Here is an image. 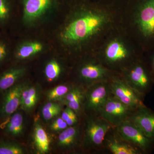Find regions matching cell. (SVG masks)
Returning a JSON list of instances; mask_svg holds the SVG:
<instances>
[{
  "mask_svg": "<svg viewBox=\"0 0 154 154\" xmlns=\"http://www.w3.org/2000/svg\"><path fill=\"white\" fill-rule=\"evenodd\" d=\"M76 8L61 33V39L82 58L94 55L105 37L119 26L121 11L95 0H83Z\"/></svg>",
  "mask_w": 154,
  "mask_h": 154,
  "instance_id": "1",
  "label": "cell"
},
{
  "mask_svg": "<svg viewBox=\"0 0 154 154\" xmlns=\"http://www.w3.org/2000/svg\"><path fill=\"white\" fill-rule=\"evenodd\" d=\"M119 26L144 54L154 48V0H128L121 11Z\"/></svg>",
  "mask_w": 154,
  "mask_h": 154,
  "instance_id": "2",
  "label": "cell"
},
{
  "mask_svg": "<svg viewBox=\"0 0 154 154\" xmlns=\"http://www.w3.org/2000/svg\"><path fill=\"white\" fill-rule=\"evenodd\" d=\"M143 54L140 47L119 26L105 37L94 55L107 68L119 73Z\"/></svg>",
  "mask_w": 154,
  "mask_h": 154,
  "instance_id": "3",
  "label": "cell"
},
{
  "mask_svg": "<svg viewBox=\"0 0 154 154\" xmlns=\"http://www.w3.org/2000/svg\"><path fill=\"white\" fill-rule=\"evenodd\" d=\"M119 74L131 88L144 98L152 91L154 85L153 79L144 54Z\"/></svg>",
  "mask_w": 154,
  "mask_h": 154,
  "instance_id": "4",
  "label": "cell"
},
{
  "mask_svg": "<svg viewBox=\"0 0 154 154\" xmlns=\"http://www.w3.org/2000/svg\"><path fill=\"white\" fill-rule=\"evenodd\" d=\"M76 70L80 85L85 89L96 83L109 82L118 73L106 67L94 55L82 58Z\"/></svg>",
  "mask_w": 154,
  "mask_h": 154,
  "instance_id": "5",
  "label": "cell"
},
{
  "mask_svg": "<svg viewBox=\"0 0 154 154\" xmlns=\"http://www.w3.org/2000/svg\"><path fill=\"white\" fill-rule=\"evenodd\" d=\"M86 118L85 145L96 153L105 150V137L113 126L99 115H88Z\"/></svg>",
  "mask_w": 154,
  "mask_h": 154,
  "instance_id": "6",
  "label": "cell"
},
{
  "mask_svg": "<svg viewBox=\"0 0 154 154\" xmlns=\"http://www.w3.org/2000/svg\"><path fill=\"white\" fill-rule=\"evenodd\" d=\"M110 81L96 83L86 89L84 111L88 115H99L107 99L112 95Z\"/></svg>",
  "mask_w": 154,
  "mask_h": 154,
  "instance_id": "7",
  "label": "cell"
},
{
  "mask_svg": "<svg viewBox=\"0 0 154 154\" xmlns=\"http://www.w3.org/2000/svg\"><path fill=\"white\" fill-rule=\"evenodd\" d=\"M113 127L122 138L139 149L143 154L151 153L154 149V140L146 136L129 119Z\"/></svg>",
  "mask_w": 154,
  "mask_h": 154,
  "instance_id": "8",
  "label": "cell"
},
{
  "mask_svg": "<svg viewBox=\"0 0 154 154\" xmlns=\"http://www.w3.org/2000/svg\"><path fill=\"white\" fill-rule=\"evenodd\" d=\"M110 83L112 95L128 107L136 110L145 106L144 98L131 88L119 73L116 74Z\"/></svg>",
  "mask_w": 154,
  "mask_h": 154,
  "instance_id": "9",
  "label": "cell"
},
{
  "mask_svg": "<svg viewBox=\"0 0 154 154\" xmlns=\"http://www.w3.org/2000/svg\"><path fill=\"white\" fill-rule=\"evenodd\" d=\"M135 111L112 95L107 99L99 115L115 127L129 119Z\"/></svg>",
  "mask_w": 154,
  "mask_h": 154,
  "instance_id": "10",
  "label": "cell"
},
{
  "mask_svg": "<svg viewBox=\"0 0 154 154\" xmlns=\"http://www.w3.org/2000/svg\"><path fill=\"white\" fill-rule=\"evenodd\" d=\"M28 84L17 83L0 95V125L17 111L22 91Z\"/></svg>",
  "mask_w": 154,
  "mask_h": 154,
  "instance_id": "11",
  "label": "cell"
},
{
  "mask_svg": "<svg viewBox=\"0 0 154 154\" xmlns=\"http://www.w3.org/2000/svg\"><path fill=\"white\" fill-rule=\"evenodd\" d=\"M104 145L105 149L113 154H143L139 149L122 138L113 127L106 135Z\"/></svg>",
  "mask_w": 154,
  "mask_h": 154,
  "instance_id": "12",
  "label": "cell"
},
{
  "mask_svg": "<svg viewBox=\"0 0 154 154\" xmlns=\"http://www.w3.org/2000/svg\"><path fill=\"white\" fill-rule=\"evenodd\" d=\"M146 136L154 140V111L146 106L136 110L129 119Z\"/></svg>",
  "mask_w": 154,
  "mask_h": 154,
  "instance_id": "13",
  "label": "cell"
},
{
  "mask_svg": "<svg viewBox=\"0 0 154 154\" xmlns=\"http://www.w3.org/2000/svg\"><path fill=\"white\" fill-rule=\"evenodd\" d=\"M85 91L82 86L75 85L60 102L74 110L79 116L84 110Z\"/></svg>",
  "mask_w": 154,
  "mask_h": 154,
  "instance_id": "14",
  "label": "cell"
},
{
  "mask_svg": "<svg viewBox=\"0 0 154 154\" xmlns=\"http://www.w3.org/2000/svg\"><path fill=\"white\" fill-rule=\"evenodd\" d=\"M51 2V0H25L24 19L31 22L38 19L49 8Z\"/></svg>",
  "mask_w": 154,
  "mask_h": 154,
  "instance_id": "15",
  "label": "cell"
},
{
  "mask_svg": "<svg viewBox=\"0 0 154 154\" xmlns=\"http://www.w3.org/2000/svg\"><path fill=\"white\" fill-rule=\"evenodd\" d=\"M24 118L22 113L16 111L0 125L3 133L9 138H17L22 135L24 130Z\"/></svg>",
  "mask_w": 154,
  "mask_h": 154,
  "instance_id": "16",
  "label": "cell"
},
{
  "mask_svg": "<svg viewBox=\"0 0 154 154\" xmlns=\"http://www.w3.org/2000/svg\"><path fill=\"white\" fill-rule=\"evenodd\" d=\"M26 69L23 67H13L0 73V95L15 85L25 74Z\"/></svg>",
  "mask_w": 154,
  "mask_h": 154,
  "instance_id": "17",
  "label": "cell"
},
{
  "mask_svg": "<svg viewBox=\"0 0 154 154\" xmlns=\"http://www.w3.org/2000/svg\"><path fill=\"white\" fill-rule=\"evenodd\" d=\"M80 135V128L78 125L69 126L60 134L58 145L63 148H72L77 144Z\"/></svg>",
  "mask_w": 154,
  "mask_h": 154,
  "instance_id": "18",
  "label": "cell"
},
{
  "mask_svg": "<svg viewBox=\"0 0 154 154\" xmlns=\"http://www.w3.org/2000/svg\"><path fill=\"white\" fill-rule=\"evenodd\" d=\"M34 144L40 154L47 153L50 149V140L48 136L41 124L36 122L34 129Z\"/></svg>",
  "mask_w": 154,
  "mask_h": 154,
  "instance_id": "19",
  "label": "cell"
},
{
  "mask_svg": "<svg viewBox=\"0 0 154 154\" xmlns=\"http://www.w3.org/2000/svg\"><path fill=\"white\" fill-rule=\"evenodd\" d=\"M43 45L40 42H32L22 45L16 53V57L19 59H25L35 55L42 51Z\"/></svg>",
  "mask_w": 154,
  "mask_h": 154,
  "instance_id": "20",
  "label": "cell"
},
{
  "mask_svg": "<svg viewBox=\"0 0 154 154\" xmlns=\"http://www.w3.org/2000/svg\"><path fill=\"white\" fill-rule=\"evenodd\" d=\"M25 152V149L19 143L0 138V154H24Z\"/></svg>",
  "mask_w": 154,
  "mask_h": 154,
  "instance_id": "21",
  "label": "cell"
},
{
  "mask_svg": "<svg viewBox=\"0 0 154 154\" xmlns=\"http://www.w3.org/2000/svg\"><path fill=\"white\" fill-rule=\"evenodd\" d=\"M74 86L70 84L60 85L50 90L47 94V99L50 101L60 102Z\"/></svg>",
  "mask_w": 154,
  "mask_h": 154,
  "instance_id": "22",
  "label": "cell"
},
{
  "mask_svg": "<svg viewBox=\"0 0 154 154\" xmlns=\"http://www.w3.org/2000/svg\"><path fill=\"white\" fill-rule=\"evenodd\" d=\"M62 71L60 64L55 60L49 61L45 69V75L48 81L52 82L57 79Z\"/></svg>",
  "mask_w": 154,
  "mask_h": 154,
  "instance_id": "23",
  "label": "cell"
},
{
  "mask_svg": "<svg viewBox=\"0 0 154 154\" xmlns=\"http://www.w3.org/2000/svg\"><path fill=\"white\" fill-rule=\"evenodd\" d=\"M61 111L60 104L51 101L46 103L42 107V114L45 120L48 121L60 114Z\"/></svg>",
  "mask_w": 154,
  "mask_h": 154,
  "instance_id": "24",
  "label": "cell"
},
{
  "mask_svg": "<svg viewBox=\"0 0 154 154\" xmlns=\"http://www.w3.org/2000/svg\"><path fill=\"white\" fill-rule=\"evenodd\" d=\"M103 4L121 11L128 0H95Z\"/></svg>",
  "mask_w": 154,
  "mask_h": 154,
  "instance_id": "25",
  "label": "cell"
},
{
  "mask_svg": "<svg viewBox=\"0 0 154 154\" xmlns=\"http://www.w3.org/2000/svg\"><path fill=\"white\" fill-rule=\"evenodd\" d=\"M69 127L66 122L61 117L56 119L50 125V128L54 131H62Z\"/></svg>",
  "mask_w": 154,
  "mask_h": 154,
  "instance_id": "26",
  "label": "cell"
},
{
  "mask_svg": "<svg viewBox=\"0 0 154 154\" xmlns=\"http://www.w3.org/2000/svg\"><path fill=\"white\" fill-rule=\"evenodd\" d=\"M144 55L150 70L154 82V48L146 52Z\"/></svg>",
  "mask_w": 154,
  "mask_h": 154,
  "instance_id": "27",
  "label": "cell"
},
{
  "mask_svg": "<svg viewBox=\"0 0 154 154\" xmlns=\"http://www.w3.org/2000/svg\"><path fill=\"white\" fill-rule=\"evenodd\" d=\"M10 9L5 0H0V20L3 21L8 19Z\"/></svg>",
  "mask_w": 154,
  "mask_h": 154,
  "instance_id": "28",
  "label": "cell"
},
{
  "mask_svg": "<svg viewBox=\"0 0 154 154\" xmlns=\"http://www.w3.org/2000/svg\"><path fill=\"white\" fill-rule=\"evenodd\" d=\"M8 50L7 45L5 43H0V65L5 60L8 56Z\"/></svg>",
  "mask_w": 154,
  "mask_h": 154,
  "instance_id": "29",
  "label": "cell"
},
{
  "mask_svg": "<svg viewBox=\"0 0 154 154\" xmlns=\"http://www.w3.org/2000/svg\"><path fill=\"white\" fill-rule=\"evenodd\" d=\"M74 113H75V112L74 110H72L69 107L66 106V107L64 109L63 112H62L61 117L65 121H66Z\"/></svg>",
  "mask_w": 154,
  "mask_h": 154,
  "instance_id": "30",
  "label": "cell"
}]
</instances>
